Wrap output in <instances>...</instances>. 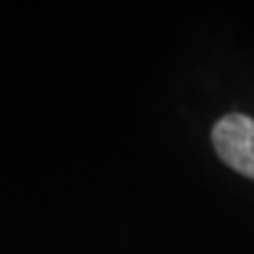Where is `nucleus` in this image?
<instances>
[{"label":"nucleus","mask_w":254,"mask_h":254,"mask_svg":"<svg viewBox=\"0 0 254 254\" xmlns=\"http://www.w3.org/2000/svg\"><path fill=\"white\" fill-rule=\"evenodd\" d=\"M212 144L229 168L254 178V119L248 115H227L214 125Z\"/></svg>","instance_id":"f257e3e1"}]
</instances>
